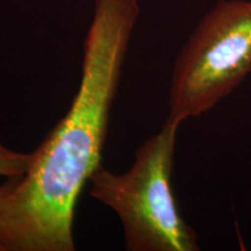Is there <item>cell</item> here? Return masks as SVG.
<instances>
[{
	"label": "cell",
	"instance_id": "obj_1",
	"mask_svg": "<svg viewBox=\"0 0 251 251\" xmlns=\"http://www.w3.org/2000/svg\"><path fill=\"white\" fill-rule=\"evenodd\" d=\"M139 0H94L79 89L67 114L35 151L23 179L0 199V251H74L78 198L96 169Z\"/></svg>",
	"mask_w": 251,
	"mask_h": 251
},
{
	"label": "cell",
	"instance_id": "obj_3",
	"mask_svg": "<svg viewBox=\"0 0 251 251\" xmlns=\"http://www.w3.org/2000/svg\"><path fill=\"white\" fill-rule=\"evenodd\" d=\"M251 75V0H221L201 19L172 69L169 115L181 124L212 109Z\"/></svg>",
	"mask_w": 251,
	"mask_h": 251
},
{
	"label": "cell",
	"instance_id": "obj_5",
	"mask_svg": "<svg viewBox=\"0 0 251 251\" xmlns=\"http://www.w3.org/2000/svg\"><path fill=\"white\" fill-rule=\"evenodd\" d=\"M17 179L18 178H8V181H6L5 184H2L1 186H0V199H1V198L4 197L6 193H7V191L12 187V185L14 184V181Z\"/></svg>",
	"mask_w": 251,
	"mask_h": 251
},
{
	"label": "cell",
	"instance_id": "obj_2",
	"mask_svg": "<svg viewBox=\"0 0 251 251\" xmlns=\"http://www.w3.org/2000/svg\"><path fill=\"white\" fill-rule=\"evenodd\" d=\"M179 124L168 121L140 147L128 171L100 165L90 177V194L115 212L129 251H197L198 235L178 209L171 186Z\"/></svg>",
	"mask_w": 251,
	"mask_h": 251
},
{
	"label": "cell",
	"instance_id": "obj_4",
	"mask_svg": "<svg viewBox=\"0 0 251 251\" xmlns=\"http://www.w3.org/2000/svg\"><path fill=\"white\" fill-rule=\"evenodd\" d=\"M35 152H19L0 143V176L7 178H23L29 171Z\"/></svg>",
	"mask_w": 251,
	"mask_h": 251
}]
</instances>
